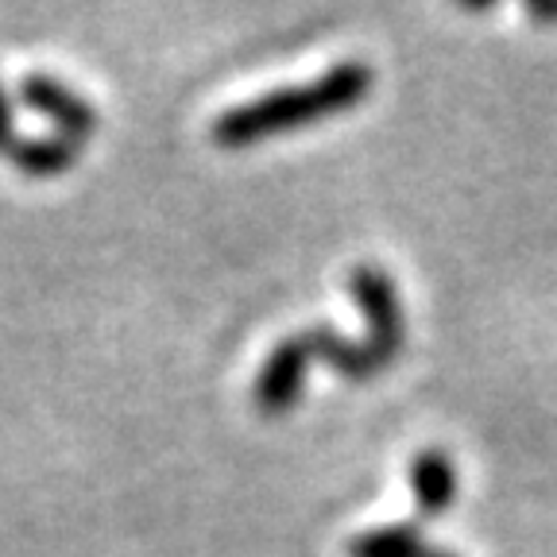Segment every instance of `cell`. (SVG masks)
<instances>
[{"instance_id": "1", "label": "cell", "mask_w": 557, "mask_h": 557, "mask_svg": "<svg viewBox=\"0 0 557 557\" xmlns=\"http://www.w3.org/2000/svg\"><path fill=\"white\" fill-rule=\"evenodd\" d=\"M375 86V70L364 59L333 62L322 78L302 82V86L271 89L252 101H240L209 124V139L218 148H252L260 139L287 136V132L310 128L325 116H341L357 109Z\"/></svg>"}, {"instance_id": "2", "label": "cell", "mask_w": 557, "mask_h": 557, "mask_svg": "<svg viewBox=\"0 0 557 557\" xmlns=\"http://www.w3.org/2000/svg\"><path fill=\"white\" fill-rule=\"evenodd\" d=\"M348 290H352L360 313H364V341L392 364L403 352V345H407V313H403L395 278L380 263H357V268L348 271Z\"/></svg>"}, {"instance_id": "3", "label": "cell", "mask_w": 557, "mask_h": 557, "mask_svg": "<svg viewBox=\"0 0 557 557\" xmlns=\"http://www.w3.org/2000/svg\"><path fill=\"white\" fill-rule=\"evenodd\" d=\"M310 348H306L302 333H290L283 337L260 364V375H256L252 399L256 410L263 418H283L298 407L306 387V368H310Z\"/></svg>"}, {"instance_id": "4", "label": "cell", "mask_w": 557, "mask_h": 557, "mask_svg": "<svg viewBox=\"0 0 557 557\" xmlns=\"http://www.w3.org/2000/svg\"><path fill=\"white\" fill-rule=\"evenodd\" d=\"M16 94L27 109H35L39 116H47V121L59 128V136L74 139V144L97 136V128H101V113H97V104L86 101L74 86L51 78V74H24L20 86H16Z\"/></svg>"}, {"instance_id": "5", "label": "cell", "mask_w": 557, "mask_h": 557, "mask_svg": "<svg viewBox=\"0 0 557 557\" xmlns=\"http://www.w3.org/2000/svg\"><path fill=\"white\" fill-rule=\"evenodd\" d=\"M302 337H306V348H310V357L325 360V364L348 383H368L387 368V360H383L364 337H345V333L330 330V325L302 330Z\"/></svg>"}, {"instance_id": "6", "label": "cell", "mask_w": 557, "mask_h": 557, "mask_svg": "<svg viewBox=\"0 0 557 557\" xmlns=\"http://www.w3.org/2000/svg\"><path fill=\"white\" fill-rule=\"evenodd\" d=\"M410 492H414V511L418 519H442L457 499V465L445 449L430 445V449L414 453L410 461Z\"/></svg>"}, {"instance_id": "7", "label": "cell", "mask_w": 557, "mask_h": 557, "mask_svg": "<svg viewBox=\"0 0 557 557\" xmlns=\"http://www.w3.org/2000/svg\"><path fill=\"white\" fill-rule=\"evenodd\" d=\"M82 148L66 136H32V139H16L9 159L20 174H32V178H59V174L74 171L78 166Z\"/></svg>"}, {"instance_id": "8", "label": "cell", "mask_w": 557, "mask_h": 557, "mask_svg": "<svg viewBox=\"0 0 557 557\" xmlns=\"http://www.w3.org/2000/svg\"><path fill=\"white\" fill-rule=\"evenodd\" d=\"M430 542L418 522H387L348 542V557H426Z\"/></svg>"}, {"instance_id": "9", "label": "cell", "mask_w": 557, "mask_h": 557, "mask_svg": "<svg viewBox=\"0 0 557 557\" xmlns=\"http://www.w3.org/2000/svg\"><path fill=\"white\" fill-rule=\"evenodd\" d=\"M16 104H12L9 86L0 82V156H9L12 144H16Z\"/></svg>"}, {"instance_id": "10", "label": "cell", "mask_w": 557, "mask_h": 557, "mask_svg": "<svg viewBox=\"0 0 557 557\" xmlns=\"http://www.w3.org/2000/svg\"><path fill=\"white\" fill-rule=\"evenodd\" d=\"M527 12H531L534 20H557V0H531V4H527Z\"/></svg>"}, {"instance_id": "11", "label": "cell", "mask_w": 557, "mask_h": 557, "mask_svg": "<svg viewBox=\"0 0 557 557\" xmlns=\"http://www.w3.org/2000/svg\"><path fill=\"white\" fill-rule=\"evenodd\" d=\"M426 557H457V554H453V549H442V546H430Z\"/></svg>"}]
</instances>
